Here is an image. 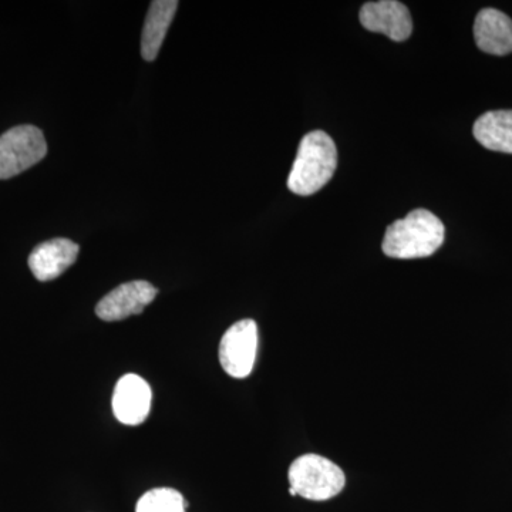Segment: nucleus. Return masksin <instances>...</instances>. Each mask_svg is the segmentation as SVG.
Wrapping results in <instances>:
<instances>
[{
  "mask_svg": "<svg viewBox=\"0 0 512 512\" xmlns=\"http://www.w3.org/2000/svg\"><path fill=\"white\" fill-rule=\"evenodd\" d=\"M444 238L446 228L440 218L420 208L386 229L382 248L390 258H427L443 245Z\"/></svg>",
  "mask_w": 512,
  "mask_h": 512,
  "instance_id": "f257e3e1",
  "label": "nucleus"
},
{
  "mask_svg": "<svg viewBox=\"0 0 512 512\" xmlns=\"http://www.w3.org/2000/svg\"><path fill=\"white\" fill-rule=\"evenodd\" d=\"M338 165V150L325 131H312L302 138L288 177V188L296 195L315 194L332 180Z\"/></svg>",
  "mask_w": 512,
  "mask_h": 512,
  "instance_id": "f03ea898",
  "label": "nucleus"
},
{
  "mask_svg": "<svg viewBox=\"0 0 512 512\" xmlns=\"http://www.w3.org/2000/svg\"><path fill=\"white\" fill-rule=\"evenodd\" d=\"M289 484L296 495L311 501H326L345 488V473L328 458L305 454L289 468Z\"/></svg>",
  "mask_w": 512,
  "mask_h": 512,
  "instance_id": "7ed1b4c3",
  "label": "nucleus"
},
{
  "mask_svg": "<svg viewBox=\"0 0 512 512\" xmlns=\"http://www.w3.org/2000/svg\"><path fill=\"white\" fill-rule=\"evenodd\" d=\"M47 154L42 130L35 126L10 128L0 136V180H9L29 170Z\"/></svg>",
  "mask_w": 512,
  "mask_h": 512,
  "instance_id": "20e7f679",
  "label": "nucleus"
},
{
  "mask_svg": "<svg viewBox=\"0 0 512 512\" xmlns=\"http://www.w3.org/2000/svg\"><path fill=\"white\" fill-rule=\"evenodd\" d=\"M258 350V326L252 319L239 320L222 336L220 363L235 379H245L254 369Z\"/></svg>",
  "mask_w": 512,
  "mask_h": 512,
  "instance_id": "39448f33",
  "label": "nucleus"
},
{
  "mask_svg": "<svg viewBox=\"0 0 512 512\" xmlns=\"http://www.w3.org/2000/svg\"><path fill=\"white\" fill-rule=\"evenodd\" d=\"M158 289L147 281L127 282L107 293L96 306V315L104 322H117L140 315L156 299Z\"/></svg>",
  "mask_w": 512,
  "mask_h": 512,
  "instance_id": "423d86ee",
  "label": "nucleus"
},
{
  "mask_svg": "<svg viewBox=\"0 0 512 512\" xmlns=\"http://www.w3.org/2000/svg\"><path fill=\"white\" fill-rule=\"evenodd\" d=\"M360 23L369 32L383 33L394 42L409 39L413 32L409 9L397 0L365 3L360 9Z\"/></svg>",
  "mask_w": 512,
  "mask_h": 512,
  "instance_id": "0eeeda50",
  "label": "nucleus"
},
{
  "mask_svg": "<svg viewBox=\"0 0 512 512\" xmlns=\"http://www.w3.org/2000/svg\"><path fill=\"white\" fill-rule=\"evenodd\" d=\"M113 412L116 419L126 426H138L146 421L151 409V389L143 377H121L114 389Z\"/></svg>",
  "mask_w": 512,
  "mask_h": 512,
  "instance_id": "6e6552de",
  "label": "nucleus"
},
{
  "mask_svg": "<svg viewBox=\"0 0 512 512\" xmlns=\"http://www.w3.org/2000/svg\"><path fill=\"white\" fill-rule=\"evenodd\" d=\"M79 252V245L70 239H50L33 249L29 256L30 271L37 281H53L76 262Z\"/></svg>",
  "mask_w": 512,
  "mask_h": 512,
  "instance_id": "1a4fd4ad",
  "label": "nucleus"
},
{
  "mask_svg": "<svg viewBox=\"0 0 512 512\" xmlns=\"http://www.w3.org/2000/svg\"><path fill=\"white\" fill-rule=\"evenodd\" d=\"M474 37H476L478 49L488 55H510L512 53V20L501 10L483 9L474 22Z\"/></svg>",
  "mask_w": 512,
  "mask_h": 512,
  "instance_id": "9d476101",
  "label": "nucleus"
},
{
  "mask_svg": "<svg viewBox=\"0 0 512 512\" xmlns=\"http://www.w3.org/2000/svg\"><path fill=\"white\" fill-rule=\"evenodd\" d=\"M178 9L177 0H154L148 10L141 36V55L147 62H153L160 53L168 28Z\"/></svg>",
  "mask_w": 512,
  "mask_h": 512,
  "instance_id": "9b49d317",
  "label": "nucleus"
},
{
  "mask_svg": "<svg viewBox=\"0 0 512 512\" xmlns=\"http://www.w3.org/2000/svg\"><path fill=\"white\" fill-rule=\"evenodd\" d=\"M473 133L488 150L512 154V110L487 111L474 123Z\"/></svg>",
  "mask_w": 512,
  "mask_h": 512,
  "instance_id": "f8f14e48",
  "label": "nucleus"
},
{
  "mask_svg": "<svg viewBox=\"0 0 512 512\" xmlns=\"http://www.w3.org/2000/svg\"><path fill=\"white\" fill-rule=\"evenodd\" d=\"M183 494L174 488H154L138 500L136 512H185Z\"/></svg>",
  "mask_w": 512,
  "mask_h": 512,
  "instance_id": "ddd939ff",
  "label": "nucleus"
},
{
  "mask_svg": "<svg viewBox=\"0 0 512 512\" xmlns=\"http://www.w3.org/2000/svg\"><path fill=\"white\" fill-rule=\"evenodd\" d=\"M289 494L296 495L295 490H293L291 487H289Z\"/></svg>",
  "mask_w": 512,
  "mask_h": 512,
  "instance_id": "4468645a",
  "label": "nucleus"
}]
</instances>
